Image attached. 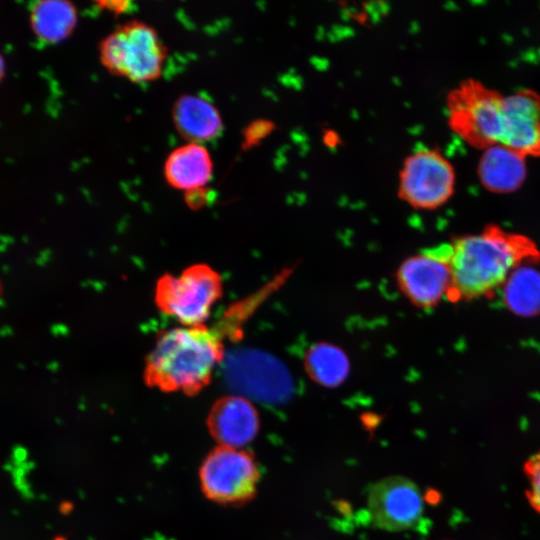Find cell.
<instances>
[{
  "instance_id": "cell-1",
  "label": "cell",
  "mask_w": 540,
  "mask_h": 540,
  "mask_svg": "<svg viewBox=\"0 0 540 540\" xmlns=\"http://www.w3.org/2000/svg\"><path fill=\"white\" fill-rule=\"evenodd\" d=\"M233 322L227 313L214 327L202 324L162 332L146 359V383L165 392L195 394L202 390L223 359V339L236 329Z\"/></svg>"
},
{
  "instance_id": "cell-2",
  "label": "cell",
  "mask_w": 540,
  "mask_h": 540,
  "mask_svg": "<svg viewBox=\"0 0 540 540\" xmlns=\"http://www.w3.org/2000/svg\"><path fill=\"white\" fill-rule=\"evenodd\" d=\"M452 245V300L489 295L510 273L539 253L533 242L496 226L459 237Z\"/></svg>"
},
{
  "instance_id": "cell-3",
  "label": "cell",
  "mask_w": 540,
  "mask_h": 540,
  "mask_svg": "<svg viewBox=\"0 0 540 540\" xmlns=\"http://www.w3.org/2000/svg\"><path fill=\"white\" fill-rule=\"evenodd\" d=\"M102 65L113 75L133 83L160 77L167 58L166 48L150 25L132 20L118 26L100 43Z\"/></svg>"
},
{
  "instance_id": "cell-4",
  "label": "cell",
  "mask_w": 540,
  "mask_h": 540,
  "mask_svg": "<svg viewBox=\"0 0 540 540\" xmlns=\"http://www.w3.org/2000/svg\"><path fill=\"white\" fill-rule=\"evenodd\" d=\"M448 123L453 132L473 147L501 144L504 95L477 80L461 82L447 97Z\"/></svg>"
},
{
  "instance_id": "cell-5",
  "label": "cell",
  "mask_w": 540,
  "mask_h": 540,
  "mask_svg": "<svg viewBox=\"0 0 540 540\" xmlns=\"http://www.w3.org/2000/svg\"><path fill=\"white\" fill-rule=\"evenodd\" d=\"M221 295V277L206 264L191 265L179 276L165 274L155 289L157 307L185 326L204 324Z\"/></svg>"
},
{
  "instance_id": "cell-6",
  "label": "cell",
  "mask_w": 540,
  "mask_h": 540,
  "mask_svg": "<svg viewBox=\"0 0 540 540\" xmlns=\"http://www.w3.org/2000/svg\"><path fill=\"white\" fill-rule=\"evenodd\" d=\"M456 174L451 162L438 150L422 148L403 161L398 196L415 209L432 210L453 195Z\"/></svg>"
},
{
  "instance_id": "cell-7",
  "label": "cell",
  "mask_w": 540,
  "mask_h": 540,
  "mask_svg": "<svg viewBox=\"0 0 540 540\" xmlns=\"http://www.w3.org/2000/svg\"><path fill=\"white\" fill-rule=\"evenodd\" d=\"M451 256L452 245L441 244L404 260L397 270V283L404 296L421 308L451 299Z\"/></svg>"
},
{
  "instance_id": "cell-8",
  "label": "cell",
  "mask_w": 540,
  "mask_h": 540,
  "mask_svg": "<svg viewBox=\"0 0 540 540\" xmlns=\"http://www.w3.org/2000/svg\"><path fill=\"white\" fill-rule=\"evenodd\" d=\"M200 479L204 492L211 499L221 503H241L254 495L259 470L247 451L220 446L205 459Z\"/></svg>"
},
{
  "instance_id": "cell-9",
  "label": "cell",
  "mask_w": 540,
  "mask_h": 540,
  "mask_svg": "<svg viewBox=\"0 0 540 540\" xmlns=\"http://www.w3.org/2000/svg\"><path fill=\"white\" fill-rule=\"evenodd\" d=\"M368 508L376 526L388 531H402L420 521L423 498L414 482L401 476H391L372 486Z\"/></svg>"
},
{
  "instance_id": "cell-10",
  "label": "cell",
  "mask_w": 540,
  "mask_h": 540,
  "mask_svg": "<svg viewBox=\"0 0 540 540\" xmlns=\"http://www.w3.org/2000/svg\"><path fill=\"white\" fill-rule=\"evenodd\" d=\"M227 382L245 394L264 400L283 395L284 372L274 360L261 353L239 351L225 362Z\"/></svg>"
},
{
  "instance_id": "cell-11",
  "label": "cell",
  "mask_w": 540,
  "mask_h": 540,
  "mask_svg": "<svg viewBox=\"0 0 540 540\" xmlns=\"http://www.w3.org/2000/svg\"><path fill=\"white\" fill-rule=\"evenodd\" d=\"M501 144L528 157L540 156V96L522 89L504 96Z\"/></svg>"
},
{
  "instance_id": "cell-12",
  "label": "cell",
  "mask_w": 540,
  "mask_h": 540,
  "mask_svg": "<svg viewBox=\"0 0 540 540\" xmlns=\"http://www.w3.org/2000/svg\"><path fill=\"white\" fill-rule=\"evenodd\" d=\"M209 426L221 446L242 449L254 440L259 431V414L244 396L230 395L214 404Z\"/></svg>"
},
{
  "instance_id": "cell-13",
  "label": "cell",
  "mask_w": 540,
  "mask_h": 540,
  "mask_svg": "<svg viewBox=\"0 0 540 540\" xmlns=\"http://www.w3.org/2000/svg\"><path fill=\"white\" fill-rule=\"evenodd\" d=\"M477 174L482 186L490 192H514L526 178V157L503 144L490 146L483 150Z\"/></svg>"
},
{
  "instance_id": "cell-14",
  "label": "cell",
  "mask_w": 540,
  "mask_h": 540,
  "mask_svg": "<svg viewBox=\"0 0 540 540\" xmlns=\"http://www.w3.org/2000/svg\"><path fill=\"white\" fill-rule=\"evenodd\" d=\"M212 174L211 156L199 143H187L174 149L164 164L167 183L185 192L204 188L211 180Z\"/></svg>"
},
{
  "instance_id": "cell-15",
  "label": "cell",
  "mask_w": 540,
  "mask_h": 540,
  "mask_svg": "<svg viewBox=\"0 0 540 540\" xmlns=\"http://www.w3.org/2000/svg\"><path fill=\"white\" fill-rule=\"evenodd\" d=\"M173 122L179 134L189 143L216 138L222 130V119L216 107L204 97L184 95L172 109Z\"/></svg>"
},
{
  "instance_id": "cell-16",
  "label": "cell",
  "mask_w": 540,
  "mask_h": 540,
  "mask_svg": "<svg viewBox=\"0 0 540 540\" xmlns=\"http://www.w3.org/2000/svg\"><path fill=\"white\" fill-rule=\"evenodd\" d=\"M77 9L69 1H37L30 9V25L35 36L47 44L67 39L77 24Z\"/></svg>"
},
{
  "instance_id": "cell-17",
  "label": "cell",
  "mask_w": 540,
  "mask_h": 540,
  "mask_svg": "<svg viewBox=\"0 0 540 540\" xmlns=\"http://www.w3.org/2000/svg\"><path fill=\"white\" fill-rule=\"evenodd\" d=\"M503 300L513 313L531 317L540 313V271L530 264L515 268L503 283Z\"/></svg>"
},
{
  "instance_id": "cell-18",
  "label": "cell",
  "mask_w": 540,
  "mask_h": 540,
  "mask_svg": "<svg viewBox=\"0 0 540 540\" xmlns=\"http://www.w3.org/2000/svg\"><path fill=\"white\" fill-rule=\"evenodd\" d=\"M305 369L317 384L333 388L342 384L349 374V360L338 346L329 343L312 345L305 354Z\"/></svg>"
},
{
  "instance_id": "cell-19",
  "label": "cell",
  "mask_w": 540,
  "mask_h": 540,
  "mask_svg": "<svg viewBox=\"0 0 540 540\" xmlns=\"http://www.w3.org/2000/svg\"><path fill=\"white\" fill-rule=\"evenodd\" d=\"M526 478V498L531 507L540 514V448L526 459L523 465Z\"/></svg>"
},
{
  "instance_id": "cell-20",
  "label": "cell",
  "mask_w": 540,
  "mask_h": 540,
  "mask_svg": "<svg viewBox=\"0 0 540 540\" xmlns=\"http://www.w3.org/2000/svg\"><path fill=\"white\" fill-rule=\"evenodd\" d=\"M275 129V124L267 119L251 122L244 131V146L252 147L268 137Z\"/></svg>"
},
{
  "instance_id": "cell-21",
  "label": "cell",
  "mask_w": 540,
  "mask_h": 540,
  "mask_svg": "<svg viewBox=\"0 0 540 540\" xmlns=\"http://www.w3.org/2000/svg\"><path fill=\"white\" fill-rule=\"evenodd\" d=\"M4 74H5V61H4L3 56L0 53V82L4 77Z\"/></svg>"
},
{
  "instance_id": "cell-22",
  "label": "cell",
  "mask_w": 540,
  "mask_h": 540,
  "mask_svg": "<svg viewBox=\"0 0 540 540\" xmlns=\"http://www.w3.org/2000/svg\"><path fill=\"white\" fill-rule=\"evenodd\" d=\"M1 293H2V286H1V283H0V296H1Z\"/></svg>"
}]
</instances>
